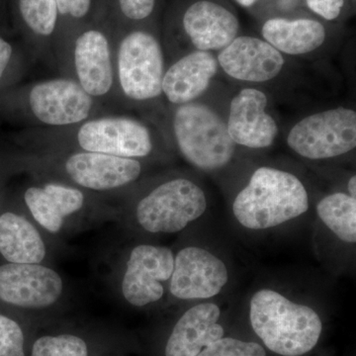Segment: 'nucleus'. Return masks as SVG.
I'll return each instance as SVG.
<instances>
[{
	"label": "nucleus",
	"mask_w": 356,
	"mask_h": 356,
	"mask_svg": "<svg viewBox=\"0 0 356 356\" xmlns=\"http://www.w3.org/2000/svg\"><path fill=\"white\" fill-rule=\"evenodd\" d=\"M309 209L305 185L296 175L273 166H261L233 203L236 219L245 228H273Z\"/></svg>",
	"instance_id": "obj_1"
},
{
	"label": "nucleus",
	"mask_w": 356,
	"mask_h": 356,
	"mask_svg": "<svg viewBox=\"0 0 356 356\" xmlns=\"http://www.w3.org/2000/svg\"><path fill=\"white\" fill-rule=\"evenodd\" d=\"M172 132L185 161L202 172L226 168L238 149L227 130L226 110L222 111L205 97L175 106Z\"/></svg>",
	"instance_id": "obj_2"
},
{
	"label": "nucleus",
	"mask_w": 356,
	"mask_h": 356,
	"mask_svg": "<svg viewBox=\"0 0 356 356\" xmlns=\"http://www.w3.org/2000/svg\"><path fill=\"white\" fill-rule=\"evenodd\" d=\"M250 318L267 348L283 356L309 353L322 332V322L313 309L293 303L273 290L255 293L250 301Z\"/></svg>",
	"instance_id": "obj_3"
},
{
	"label": "nucleus",
	"mask_w": 356,
	"mask_h": 356,
	"mask_svg": "<svg viewBox=\"0 0 356 356\" xmlns=\"http://www.w3.org/2000/svg\"><path fill=\"white\" fill-rule=\"evenodd\" d=\"M286 144L310 161L346 156L356 147V111L337 106L306 115L288 130Z\"/></svg>",
	"instance_id": "obj_4"
},
{
	"label": "nucleus",
	"mask_w": 356,
	"mask_h": 356,
	"mask_svg": "<svg viewBox=\"0 0 356 356\" xmlns=\"http://www.w3.org/2000/svg\"><path fill=\"white\" fill-rule=\"evenodd\" d=\"M165 53L159 37L147 28H136L122 38L117 72L124 95L137 102H152L161 93Z\"/></svg>",
	"instance_id": "obj_5"
},
{
	"label": "nucleus",
	"mask_w": 356,
	"mask_h": 356,
	"mask_svg": "<svg viewBox=\"0 0 356 356\" xmlns=\"http://www.w3.org/2000/svg\"><path fill=\"white\" fill-rule=\"evenodd\" d=\"M207 209L205 192L192 180L175 178L149 192L137 206L140 226L151 233H177Z\"/></svg>",
	"instance_id": "obj_6"
},
{
	"label": "nucleus",
	"mask_w": 356,
	"mask_h": 356,
	"mask_svg": "<svg viewBox=\"0 0 356 356\" xmlns=\"http://www.w3.org/2000/svg\"><path fill=\"white\" fill-rule=\"evenodd\" d=\"M220 70L243 86L264 88L284 76L286 56L261 37L240 34L216 53Z\"/></svg>",
	"instance_id": "obj_7"
},
{
	"label": "nucleus",
	"mask_w": 356,
	"mask_h": 356,
	"mask_svg": "<svg viewBox=\"0 0 356 356\" xmlns=\"http://www.w3.org/2000/svg\"><path fill=\"white\" fill-rule=\"evenodd\" d=\"M180 33L189 51L218 53L241 34V22L227 0H188L179 13Z\"/></svg>",
	"instance_id": "obj_8"
},
{
	"label": "nucleus",
	"mask_w": 356,
	"mask_h": 356,
	"mask_svg": "<svg viewBox=\"0 0 356 356\" xmlns=\"http://www.w3.org/2000/svg\"><path fill=\"white\" fill-rule=\"evenodd\" d=\"M227 130L238 147L266 149L280 135V126L269 109L264 89L243 86L232 96L226 110Z\"/></svg>",
	"instance_id": "obj_9"
},
{
	"label": "nucleus",
	"mask_w": 356,
	"mask_h": 356,
	"mask_svg": "<svg viewBox=\"0 0 356 356\" xmlns=\"http://www.w3.org/2000/svg\"><path fill=\"white\" fill-rule=\"evenodd\" d=\"M154 134L147 124L130 117H103L86 122L77 142L86 152L127 159L146 158L153 152Z\"/></svg>",
	"instance_id": "obj_10"
},
{
	"label": "nucleus",
	"mask_w": 356,
	"mask_h": 356,
	"mask_svg": "<svg viewBox=\"0 0 356 356\" xmlns=\"http://www.w3.org/2000/svg\"><path fill=\"white\" fill-rule=\"evenodd\" d=\"M336 25L310 13L264 18L261 37L286 57L305 58L329 46Z\"/></svg>",
	"instance_id": "obj_11"
},
{
	"label": "nucleus",
	"mask_w": 356,
	"mask_h": 356,
	"mask_svg": "<svg viewBox=\"0 0 356 356\" xmlns=\"http://www.w3.org/2000/svg\"><path fill=\"white\" fill-rule=\"evenodd\" d=\"M175 257L170 248L142 245L131 252L122 292L129 303L143 307L163 295L161 282L172 277Z\"/></svg>",
	"instance_id": "obj_12"
},
{
	"label": "nucleus",
	"mask_w": 356,
	"mask_h": 356,
	"mask_svg": "<svg viewBox=\"0 0 356 356\" xmlns=\"http://www.w3.org/2000/svg\"><path fill=\"white\" fill-rule=\"evenodd\" d=\"M63 292V280L53 269L34 264L0 266V300L23 308H44Z\"/></svg>",
	"instance_id": "obj_13"
},
{
	"label": "nucleus",
	"mask_w": 356,
	"mask_h": 356,
	"mask_svg": "<svg viewBox=\"0 0 356 356\" xmlns=\"http://www.w3.org/2000/svg\"><path fill=\"white\" fill-rule=\"evenodd\" d=\"M29 105L32 113L42 123L67 126L88 118L92 109L93 98L76 81L51 79L33 86Z\"/></svg>",
	"instance_id": "obj_14"
},
{
	"label": "nucleus",
	"mask_w": 356,
	"mask_h": 356,
	"mask_svg": "<svg viewBox=\"0 0 356 356\" xmlns=\"http://www.w3.org/2000/svg\"><path fill=\"white\" fill-rule=\"evenodd\" d=\"M170 282V292L184 300L208 299L221 292L228 281V270L221 259L200 248L178 252Z\"/></svg>",
	"instance_id": "obj_15"
},
{
	"label": "nucleus",
	"mask_w": 356,
	"mask_h": 356,
	"mask_svg": "<svg viewBox=\"0 0 356 356\" xmlns=\"http://www.w3.org/2000/svg\"><path fill=\"white\" fill-rule=\"evenodd\" d=\"M221 72L216 54L189 51L165 70L161 93L175 106L205 97Z\"/></svg>",
	"instance_id": "obj_16"
},
{
	"label": "nucleus",
	"mask_w": 356,
	"mask_h": 356,
	"mask_svg": "<svg viewBox=\"0 0 356 356\" xmlns=\"http://www.w3.org/2000/svg\"><path fill=\"white\" fill-rule=\"evenodd\" d=\"M65 170L74 182L86 188L109 191L137 180L142 165L138 159L84 151L67 159Z\"/></svg>",
	"instance_id": "obj_17"
},
{
	"label": "nucleus",
	"mask_w": 356,
	"mask_h": 356,
	"mask_svg": "<svg viewBox=\"0 0 356 356\" xmlns=\"http://www.w3.org/2000/svg\"><path fill=\"white\" fill-rule=\"evenodd\" d=\"M74 67L79 86L91 97L106 95L113 86L111 49L106 35L88 29L77 37Z\"/></svg>",
	"instance_id": "obj_18"
},
{
	"label": "nucleus",
	"mask_w": 356,
	"mask_h": 356,
	"mask_svg": "<svg viewBox=\"0 0 356 356\" xmlns=\"http://www.w3.org/2000/svg\"><path fill=\"white\" fill-rule=\"evenodd\" d=\"M219 318L220 309L215 304L192 307L175 325L166 343L165 356H197L224 336Z\"/></svg>",
	"instance_id": "obj_19"
},
{
	"label": "nucleus",
	"mask_w": 356,
	"mask_h": 356,
	"mask_svg": "<svg viewBox=\"0 0 356 356\" xmlns=\"http://www.w3.org/2000/svg\"><path fill=\"white\" fill-rule=\"evenodd\" d=\"M0 254L11 264H39L46 257V247L31 222L7 212L0 216Z\"/></svg>",
	"instance_id": "obj_20"
},
{
	"label": "nucleus",
	"mask_w": 356,
	"mask_h": 356,
	"mask_svg": "<svg viewBox=\"0 0 356 356\" xmlns=\"http://www.w3.org/2000/svg\"><path fill=\"white\" fill-rule=\"evenodd\" d=\"M318 217L341 241L356 242V198L336 192L321 199L317 205Z\"/></svg>",
	"instance_id": "obj_21"
},
{
	"label": "nucleus",
	"mask_w": 356,
	"mask_h": 356,
	"mask_svg": "<svg viewBox=\"0 0 356 356\" xmlns=\"http://www.w3.org/2000/svg\"><path fill=\"white\" fill-rule=\"evenodd\" d=\"M21 20L38 37H50L57 29L58 14L56 0H18Z\"/></svg>",
	"instance_id": "obj_22"
},
{
	"label": "nucleus",
	"mask_w": 356,
	"mask_h": 356,
	"mask_svg": "<svg viewBox=\"0 0 356 356\" xmlns=\"http://www.w3.org/2000/svg\"><path fill=\"white\" fill-rule=\"evenodd\" d=\"M25 202L37 222L51 233H58L65 217L57 202L44 188L30 187L25 192Z\"/></svg>",
	"instance_id": "obj_23"
},
{
	"label": "nucleus",
	"mask_w": 356,
	"mask_h": 356,
	"mask_svg": "<svg viewBox=\"0 0 356 356\" xmlns=\"http://www.w3.org/2000/svg\"><path fill=\"white\" fill-rule=\"evenodd\" d=\"M83 339L72 334L42 337L33 346L32 356H88Z\"/></svg>",
	"instance_id": "obj_24"
},
{
	"label": "nucleus",
	"mask_w": 356,
	"mask_h": 356,
	"mask_svg": "<svg viewBox=\"0 0 356 356\" xmlns=\"http://www.w3.org/2000/svg\"><path fill=\"white\" fill-rule=\"evenodd\" d=\"M197 356H266L264 348L231 337H222L204 348Z\"/></svg>",
	"instance_id": "obj_25"
},
{
	"label": "nucleus",
	"mask_w": 356,
	"mask_h": 356,
	"mask_svg": "<svg viewBox=\"0 0 356 356\" xmlns=\"http://www.w3.org/2000/svg\"><path fill=\"white\" fill-rule=\"evenodd\" d=\"M307 11L329 24L341 22L353 6L348 0H302Z\"/></svg>",
	"instance_id": "obj_26"
},
{
	"label": "nucleus",
	"mask_w": 356,
	"mask_h": 356,
	"mask_svg": "<svg viewBox=\"0 0 356 356\" xmlns=\"http://www.w3.org/2000/svg\"><path fill=\"white\" fill-rule=\"evenodd\" d=\"M0 356H25L24 334L13 318L0 315Z\"/></svg>",
	"instance_id": "obj_27"
},
{
	"label": "nucleus",
	"mask_w": 356,
	"mask_h": 356,
	"mask_svg": "<svg viewBox=\"0 0 356 356\" xmlns=\"http://www.w3.org/2000/svg\"><path fill=\"white\" fill-rule=\"evenodd\" d=\"M44 189L57 202L58 208L65 218L74 214V212L83 207V194L79 189L56 184H46Z\"/></svg>",
	"instance_id": "obj_28"
},
{
	"label": "nucleus",
	"mask_w": 356,
	"mask_h": 356,
	"mask_svg": "<svg viewBox=\"0 0 356 356\" xmlns=\"http://www.w3.org/2000/svg\"><path fill=\"white\" fill-rule=\"evenodd\" d=\"M159 0H117L119 11L134 24H143L156 13Z\"/></svg>",
	"instance_id": "obj_29"
},
{
	"label": "nucleus",
	"mask_w": 356,
	"mask_h": 356,
	"mask_svg": "<svg viewBox=\"0 0 356 356\" xmlns=\"http://www.w3.org/2000/svg\"><path fill=\"white\" fill-rule=\"evenodd\" d=\"M60 16L81 20L90 13L92 0H56Z\"/></svg>",
	"instance_id": "obj_30"
},
{
	"label": "nucleus",
	"mask_w": 356,
	"mask_h": 356,
	"mask_svg": "<svg viewBox=\"0 0 356 356\" xmlns=\"http://www.w3.org/2000/svg\"><path fill=\"white\" fill-rule=\"evenodd\" d=\"M13 46L6 40L0 38V79H1L7 65L10 62V58L13 57Z\"/></svg>",
	"instance_id": "obj_31"
},
{
	"label": "nucleus",
	"mask_w": 356,
	"mask_h": 356,
	"mask_svg": "<svg viewBox=\"0 0 356 356\" xmlns=\"http://www.w3.org/2000/svg\"><path fill=\"white\" fill-rule=\"evenodd\" d=\"M236 6L242 7L247 10H254L257 6H259L261 0H233Z\"/></svg>",
	"instance_id": "obj_32"
},
{
	"label": "nucleus",
	"mask_w": 356,
	"mask_h": 356,
	"mask_svg": "<svg viewBox=\"0 0 356 356\" xmlns=\"http://www.w3.org/2000/svg\"><path fill=\"white\" fill-rule=\"evenodd\" d=\"M348 195L351 197L356 198V177L353 175L348 180Z\"/></svg>",
	"instance_id": "obj_33"
},
{
	"label": "nucleus",
	"mask_w": 356,
	"mask_h": 356,
	"mask_svg": "<svg viewBox=\"0 0 356 356\" xmlns=\"http://www.w3.org/2000/svg\"><path fill=\"white\" fill-rule=\"evenodd\" d=\"M348 1H350V2L351 6H353H353H355V0H348Z\"/></svg>",
	"instance_id": "obj_34"
}]
</instances>
